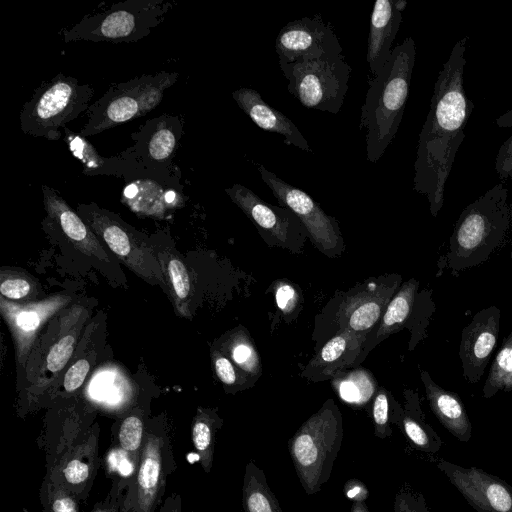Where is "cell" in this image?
Returning <instances> with one entry per match:
<instances>
[{
  "instance_id": "cell-36",
  "label": "cell",
  "mask_w": 512,
  "mask_h": 512,
  "mask_svg": "<svg viewBox=\"0 0 512 512\" xmlns=\"http://www.w3.org/2000/svg\"><path fill=\"white\" fill-rule=\"evenodd\" d=\"M390 399L385 389H381L376 394L372 406V420L374 425V434L380 439L391 436L392 429L390 423H393L397 411L401 408L396 405L394 411L390 410Z\"/></svg>"
},
{
  "instance_id": "cell-49",
  "label": "cell",
  "mask_w": 512,
  "mask_h": 512,
  "mask_svg": "<svg viewBox=\"0 0 512 512\" xmlns=\"http://www.w3.org/2000/svg\"><path fill=\"white\" fill-rule=\"evenodd\" d=\"M349 512H369L365 501H355L351 505Z\"/></svg>"
},
{
  "instance_id": "cell-16",
  "label": "cell",
  "mask_w": 512,
  "mask_h": 512,
  "mask_svg": "<svg viewBox=\"0 0 512 512\" xmlns=\"http://www.w3.org/2000/svg\"><path fill=\"white\" fill-rule=\"evenodd\" d=\"M500 316L497 306L485 307L462 330L459 357L463 376L469 383H477L485 372L497 344Z\"/></svg>"
},
{
  "instance_id": "cell-9",
  "label": "cell",
  "mask_w": 512,
  "mask_h": 512,
  "mask_svg": "<svg viewBox=\"0 0 512 512\" xmlns=\"http://www.w3.org/2000/svg\"><path fill=\"white\" fill-rule=\"evenodd\" d=\"M287 89L304 107L336 114L340 111L351 74L344 56L279 63Z\"/></svg>"
},
{
  "instance_id": "cell-25",
  "label": "cell",
  "mask_w": 512,
  "mask_h": 512,
  "mask_svg": "<svg viewBox=\"0 0 512 512\" xmlns=\"http://www.w3.org/2000/svg\"><path fill=\"white\" fill-rule=\"evenodd\" d=\"M429 406L439 422L458 440L468 442L472 424L459 395L436 384L427 371H421Z\"/></svg>"
},
{
  "instance_id": "cell-14",
  "label": "cell",
  "mask_w": 512,
  "mask_h": 512,
  "mask_svg": "<svg viewBox=\"0 0 512 512\" xmlns=\"http://www.w3.org/2000/svg\"><path fill=\"white\" fill-rule=\"evenodd\" d=\"M184 121L178 116L162 115L147 120L131 138L128 149L147 171L172 172V158L183 135Z\"/></svg>"
},
{
  "instance_id": "cell-30",
  "label": "cell",
  "mask_w": 512,
  "mask_h": 512,
  "mask_svg": "<svg viewBox=\"0 0 512 512\" xmlns=\"http://www.w3.org/2000/svg\"><path fill=\"white\" fill-rule=\"evenodd\" d=\"M242 507L244 512H282L263 470L253 460H250L245 467Z\"/></svg>"
},
{
  "instance_id": "cell-46",
  "label": "cell",
  "mask_w": 512,
  "mask_h": 512,
  "mask_svg": "<svg viewBox=\"0 0 512 512\" xmlns=\"http://www.w3.org/2000/svg\"><path fill=\"white\" fill-rule=\"evenodd\" d=\"M344 492L347 498L355 501H365L367 490L363 483L358 480H350L344 486Z\"/></svg>"
},
{
  "instance_id": "cell-28",
  "label": "cell",
  "mask_w": 512,
  "mask_h": 512,
  "mask_svg": "<svg viewBox=\"0 0 512 512\" xmlns=\"http://www.w3.org/2000/svg\"><path fill=\"white\" fill-rule=\"evenodd\" d=\"M97 460V444L84 442L72 448L65 457L64 464L60 468L61 475L56 480L71 494L88 487L95 473Z\"/></svg>"
},
{
  "instance_id": "cell-38",
  "label": "cell",
  "mask_w": 512,
  "mask_h": 512,
  "mask_svg": "<svg viewBox=\"0 0 512 512\" xmlns=\"http://www.w3.org/2000/svg\"><path fill=\"white\" fill-rule=\"evenodd\" d=\"M46 499L44 512H78L73 495L51 479L48 483Z\"/></svg>"
},
{
  "instance_id": "cell-27",
  "label": "cell",
  "mask_w": 512,
  "mask_h": 512,
  "mask_svg": "<svg viewBox=\"0 0 512 512\" xmlns=\"http://www.w3.org/2000/svg\"><path fill=\"white\" fill-rule=\"evenodd\" d=\"M405 397V408L397 425L415 449L425 453H436L441 448L442 441L425 421L418 395L412 391H406Z\"/></svg>"
},
{
  "instance_id": "cell-3",
  "label": "cell",
  "mask_w": 512,
  "mask_h": 512,
  "mask_svg": "<svg viewBox=\"0 0 512 512\" xmlns=\"http://www.w3.org/2000/svg\"><path fill=\"white\" fill-rule=\"evenodd\" d=\"M511 222L508 189L496 184L461 212L448 241L445 267L456 276L487 261L503 245Z\"/></svg>"
},
{
  "instance_id": "cell-12",
  "label": "cell",
  "mask_w": 512,
  "mask_h": 512,
  "mask_svg": "<svg viewBox=\"0 0 512 512\" xmlns=\"http://www.w3.org/2000/svg\"><path fill=\"white\" fill-rule=\"evenodd\" d=\"M279 63L339 56L342 46L333 26L320 14L288 22L275 40Z\"/></svg>"
},
{
  "instance_id": "cell-8",
  "label": "cell",
  "mask_w": 512,
  "mask_h": 512,
  "mask_svg": "<svg viewBox=\"0 0 512 512\" xmlns=\"http://www.w3.org/2000/svg\"><path fill=\"white\" fill-rule=\"evenodd\" d=\"M77 212L118 260L148 283L160 285L167 293L155 247L145 235L94 202L79 204Z\"/></svg>"
},
{
  "instance_id": "cell-42",
  "label": "cell",
  "mask_w": 512,
  "mask_h": 512,
  "mask_svg": "<svg viewBox=\"0 0 512 512\" xmlns=\"http://www.w3.org/2000/svg\"><path fill=\"white\" fill-rule=\"evenodd\" d=\"M213 363L218 378L225 385L233 386L238 383L239 377H245L243 373H238L239 369H237L227 357L219 352H214Z\"/></svg>"
},
{
  "instance_id": "cell-13",
  "label": "cell",
  "mask_w": 512,
  "mask_h": 512,
  "mask_svg": "<svg viewBox=\"0 0 512 512\" xmlns=\"http://www.w3.org/2000/svg\"><path fill=\"white\" fill-rule=\"evenodd\" d=\"M437 467L478 512H512V487L476 467H462L444 459Z\"/></svg>"
},
{
  "instance_id": "cell-26",
  "label": "cell",
  "mask_w": 512,
  "mask_h": 512,
  "mask_svg": "<svg viewBox=\"0 0 512 512\" xmlns=\"http://www.w3.org/2000/svg\"><path fill=\"white\" fill-rule=\"evenodd\" d=\"M156 254L165 276L167 294L174 305L175 311L181 317H189L192 282L187 265L177 251L165 249L161 252L156 251Z\"/></svg>"
},
{
  "instance_id": "cell-45",
  "label": "cell",
  "mask_w": 512,
  "mask_h": 512,
  "mask_svg": "<svg viewBox=\"0 0 512 512\" xmlns=\"http://www.w3.org/2000/svg\"><path fill=\"white\" fill-rule=\"evenodd\" d=\"M275 298L278 308L283 313H289L295 307L298 296L292 285L282 282L277 285Z\"/></svg>"
},
{
  "instance_id": "cell-31",
  "label": "cell",
  "mask_w": 512,
  "mask_h": 512,
  "mask_svg": "<svg viewBox=\"0 0 512 512\" xmlns=\"http://www.w3.org/2000/svg\"><path fill=\"white\" fill-rule=\"evenodd\" d=\"M222 420L211 410L199 409L191 428V438L202 468L209 473L212 468L216 431Z\"/></svg>"
},
{
  "instance_id": "cell-50",
  "label": "cell",
  "mask_w": 512,
  "mask_h": 512,
  "mask_svg": "<svg viewBox=\"0 0 512 512\" xmlns=\"http://www.w3.org/2000/svg\"><path fill=\"white\" fill-rule=\"evenodd\" d=\"M511 259H512V252H511Z\"/></svg>"
},
{
  "instance_id": "cell-1",
  "label": "cell",
  "mask_w": 512,
  "mask_h": 512,
  "mask_svg": "<svg viewBox=\"0 0 512 512\" xmlns=\"http://www.w3.org/2000/svg\"><path fill=\"white\" fill-rule=\"evenodd\" d=\"M467 40L463 37L456 42L439 71L419 134L413 185L427 197L434 217L443 206L445 185L474 109L464 88Z\"/></svg>"
},
{
  "instance_id": "cell-41",
  "label": "cell",
  "mask_w": 512,
  "mask_h": 512,
  "mask_svg": "<svg viewBox=\"0 0 512 512\" xmlns=\"http://www.w3.org/2000/svg\"><path fill=\"white\" fill-rule=\"evenodd\" d=\"M121 380V379H120ZM120 380L116 379V376L112 375L109 371L102 372L95 375L92 381V393L100 398H106L111 401L112 397L118 398Z\"/></svg>"
},
{
  "instance_id": "cell-37",
  "label": "cell",
  "mask_w": 512,
  "mask_h": 512,
  "mask_svg": "<svg viewBox=\"0 0 512 512\" xmlns=\"http://www.w3.org/2000/svg\"><path fill=\"white\" fill-rule=\"evenodd\" d=\"M0 292L2 297L11 301H26L37 293L31 278L8 271L6 274L1 272Z\"/></svg>"
},
{
  "instance_id": "cell-7",
  "label": "cell",
  "mask_w": 512,
  "mask_h": 512,
  "mask_svg": "<svg viewBox=\"0 0 512 512\" xmlns=\"http://www.w3.org/2000/svg\"><path fill=\"white\" fill-rule=\"evenodd\" d=\"M178 76L177 72L161 71L113 84L89 106L79 134L87 138L146 115L160 104L164 91Z\"/></svg>"
},
{
  "instance_id": "cell-35",
  "label": "cell",
  "mask_w": 512,
  "mask_h": 512,
  "mask_svg": "<svg viewBox=\"0 0 512 512\" xmlns=\"http://www.w3.org/2000/svg\"><path fill=\"white\" fill-rule=\"evenodd\" d=\"M228 347L230 356L239 369L250 375L260 373V358L252 340L246 333H235L231 337Z\"/></svg>"
},
{
  "instance_id": "cell-34",
  "label": "cell",
  "mask_w": 512,
  "mask_h": 512,
  "mask_svg": "<svg viewBox=\"0 0 512 512\" xmlns=\"http://www.w3.org/2000/svg\"><path fill=\"white\" fill-rule=\"evenodd\" d=\"M145 433L142 418L137 414L127 416L119 427V445L128 454L135 466L139 464Z\"/></svg>"
},
{
  "instance_id": "cell-32",
  "label": "cell",
  "mask_w": 512,
  "mask_h": 512,
  "mask_svg": "<svg viewBox=\"0 0 512 512\" xmlns=\"http://www.w3.org/2000/svg\"><path fill=\"white\" fill-rule=\"evenodd\" d=\"M499 391H512V331L504 339L491 364L482 395L491 398Z\"/></svg>"
},
{
  "instance_id": "cell-21",
  "label": "cell",
  "mask_w": 512,
  "mask_h": 512,
  "mask_svg": "<svg viewBox=\"0 0 512 512\" xmlns=\"http://www.w3.org/2000/svg\"><path fill=\"white\" fill-rule=\"evenodd\" d=\"M401 277L392 275L384 283H369L362 291L350 295L341 306L340 317L354 332H366L383 316Z\"/></svg>"
},
{
  "instance_id": "cell-33",
  "label": "cell",
  "mask_w": 512,
  "mask_h": 512,
  "mask_svg": "<svg viewBox=\"0 0 512 512\" xmlns=\"http://www.w3.org/2000/svg\"><path fill=\"white\" fill-rule=\"evenodd\" d=\"M333 380V385L339 396L352 404L367 402L375 390L372 375L362 369L351 371L341 377L336 374Z\"/></svg>"
},
{
  "instance_id": "cell-18",
  "label": "cell",
  "mask_w": 512,
  "mask_h": 512,
  "mask_svg": "<svg viewBox=\"0 0 512 512\" xmlns=\"http://www.w3.org/2000/svg\"><path fill=\"white\" fill-rule=\"evenodd\" d=\"M43 203L47 213L44 224L59 231L74 248L87 256L101 261L111 262V259L100 242L98 236L81 216L73 210L59 193L47 186H41Z\"/></svg>"
},
{
  "instance_id": "cell-44",
  "label": "cell",
  "mask_w": 512,
  "mask_h": 512,
  "mask_svg": "<svg viewBox=\"0 0 512 512\" xmlns=\"http://www.w3.org/2000/svg\"><path fill=\"white\" fill-rule=\"evenodd\" d=\"M495 170L502 180L512 178V135L499 148L495 159Z\"/></svg>"
},
{
  "instance_id": "cell-24",
  "label": "cell",
  "mask_w": 512,
  "mask_h": 512,
  "mask_svg": "<svg viewBox=\"0 0 512 512\" xmlns=\"http://www.w3.org/2000/svg\"><path fill=\"white\" fill-rule=\"evenodd\" d=\"M364 338V332L343 328L308 363L304 375L313 381H320L338 374L356 360Z\"/></svg>"
},
{
  "instance_id": "cell-6",
  "label": "cell",
  "mask_w": 512,
  "mask_h": 512,
  "mask_svg": "<svg viewBox=\"0 0 512 512\" xmlns=\"http://www.w3.org/2000/svg\"><path fill=\"white\" fill-rule=\"evenodd\" d=\"M174 2L126 0L104 12L85 15L71 28L62 30L64 42H136L160 25Z\"/></svg>"
},
{
  "instance_id": "cell-22",
  "label": "cell",
  "mask_w": 512,
  "mask_h": 512,
  "mask_svg": "<svg viewBox=\"0 0 512 512\" xmlns=\"http://www.w3.org/2000/svg\"><path fill=\"white\" fill-rule=\"evenodd\" d=\"M63 130L64 141L71 154L81 162L82 173L86 176H114L130 179L145 170L129 149L118 156L103 157L87 138L75 133L67 126Z\"/></svg>"
},
{
  "instance_id": "cell-10",
  "label": "cell",
  "mask_w": 512,
  "mask_h": 512,
  "mask_svg": "<svg viewBox=\"0 0 512 512\" xmlns=\"http://www.w3.org/2000/svg\"><path fill=\"white\" fill-rule=\"evenodd\" d=\"M174 467L167 434L148 428L137 472L128 480L119 512H155L165 490L166 477Z\"/></svg>"
},
{
  "instance_id": "cell-2",
  "label": "cell",
  "mask_w": 512,
  "mask_h": 512,
  "mask_svg": "<svg viewBox=\"0 0 512 512\" xmlns=\"http://www.w3.org/2000/svg\"><path fill=\"white\" fill-rule=\"evenodd\" d=\"M415 57V42L408 37L393 48L381 71L368 81L359 127L366 130V155L372 163L380 160L398 131L409 95Z\"/></svg>"
},
{
  "instance_id": "cell-19",
  "label": "cell",
  "mask_w": 512,
  "mask_h": 512,
  "mask_svg": "<svg viewBox=\"0 0 512 512\" xmlns=\"http://www.w3.org/2000/svg\"><path fill=\"white\" fill-rule=\"evenodd\" d=\"M123 190V201L137 213L160 215L166 207L175 206L179 186L176 176L143 170L128 179Z\"/></svg>"
},
{
  "instance_id": "cell-47",
  "label": "cell",
  "mask_w": 512,
  "mask_h": 512,
  "mask_svg": "<svg viewBox=\"0 0 512 512\" xmlns=\"http://www.w3.org/2000/svg\"><path fill=\"white\" fill-rule=\"evenodd\" d=\"M181 498L177 494L169 496L162 504L159 512H181Z\"/></svg>"
},
{
  "instance_id": "cell-5",
  "label": "cell",
  "mask_w": 512,
  "mask_h": 512,
  "mask_svg": "<svg viewBox=\"0 0 512 512\" xmlns=\"http://www.w3.org/2000/svg\"><path fill=\"white\" fill-rule=\"evenodd\" d=\"M94 88L71 76L58 73L43 81L24 103L20 112L21 130L48 140L61 138V128L88 110Z\"/></svg>"
},
{
  "instance_id": "cell-39",
  "label": "cell",
  "mask_w": 512,
  "mask_h": 512,
  "mask_svg": "<svg viewBox=\"0 0 512 512\" xmlns=\"http://www.w3.org/2000/svg\"><path fill=\"white\" fill-rule=\"evenodd\" d=\"M75 342V335L70 333L63 336L51 347L46 357V367L50 372L57 373L64 368L72 356Z\"/></svg>"
},
{
  "instance_id": "cell-4",
  "label": "cell",
  "mask_w": 512,
  "mask_h": 512,
  "mask_svg": "<svg viewBox=\"0 0 512 512\" xmlns=\"http://www.w3.org/2000/svg\"><path fill=\"white\" fill-rule=\"evenodd\" d=\"M342 439V415L331 399L289 439V454L307 495L320 491L322 485L330 479Z\"/></svg>"
},
{
  "instance_id": "cell-48",
  "label": "cell",
  "mask_w": 512,
  "mask_h": 512,
  "mask_svg": "<svg viewBox=\"0 0 512 512\" xmlns=\"http://www.w3.org/2000/svg\"><path fill=\"white\" fill-rule=\"evenodd\" d=\"M495 123L500 128H512V110H509L500 115Z\"/></svg>"
},
{
  "instance_id": "cell-17",
  "label": "cell",
  "mask_w": 512,
  "mask_h": 512,
  "mask_svg": "<svg viewBox=\"0 0 512 512\" xmlns=\"http://www.w3.org/2000/svg\"><path fill=\"white\" fill-rule=\"evenodd\" d=\"M244 214L261 233L268 235L278 244L286 246L291 238L305 229L300 220L287 208L273 206L261 199L255 192L241 184L225 189Z\"/></svg>"
},
{
  "instance_id": "cell-20",
  "label": "cell",
  "mask_w": 512,
  "mask_h": 512,
  "mask_svg": "<svg viewBox=\"0 0 512 512\" xmlns=\"http://www.w3.org/2000/svg\"><path fill=\"white\" fill-rule=\"evenodd\" d=\"M405 0H377L370 15V30L366 59L376 76L389 60L392 43L398 33Z\"/></svg>"
},
{
  "instance_id": "cell-29",
  "label": "cell",
  "mask_w": 512,
  "mask_h": 512,
  "mask_svg": "<svg viewBox=\"0 0 512 512\" xmlns=\"http://www.w3.org/2000/svg\"><path fill=\"white\" fill-rule=\"evenodd\" d=\"M418 288L419 282L414 278L402 284L383 314L376 340L381 341L407 326L416 309L415 305L419 297Z\"/></svg>"
},
{
  "instance_id": "cell-15",
  "label": "cell",
  "mask_w": 512,
  "mask_h": 512,
  "mask_svg": "<svg viewBox=\"0 0 512 512\" xmlns=\"http://www.w3.org/2000/svg\"><path fill=\"white\" fill-rule=\"evenodd\" d=\"M69 302L70 297L65 295H54L44 300L25 303L14 302L1 296V314L12 334L19 365H25L43 324Z\"/></svg>"
},
{
  "instance_id": "cell-40",
  "label": "cell",
  "mask_w": 512,
  "mask_h": 512,
  "mask_svg": "<svg viewBox=\"0 0 512 512\" xmlns=\"http://www.w3.org/2000/svg\"><path fill=\"white\" fill-rule=\"evenodd\" d=\"M393 512H430L421 493L400 489L394 499Z\"/></svg>"
},
{
  "instance_id": "cell-43",
  "label": "cell",
  "mask_w": 512,
  "mask_h": 512,
  "mask_svg": "<svg viewBox=\"0 0 512 512\" xmlns=\"http://www.w3.org/2000/svg\"><path fill=\"white\" fill-rule=\"evenodd\" d=\"M90 364L86 359L76 361L66 372L64 376L63 386L67 392H73L78 389L84 382Z\"/></svg>"
},
{
  "instance_id": "cell-23",
  "label": "cell",
  "mask_w": 512,
  "mask_h": 512,
  "mask_svg": "<svg viewBox=\"0 0 512 512\" xmlns=\"http://www.w3.org/2000/svg\"><path fill=\"white\" fill-rule=\"evenodd\" d=\"M232 97L259 128L282 135L288 145H293L305 152L312 151L308 141L293 121L266 103L257 90L241 87L232 93Z\"/></svg>"
},
{
  "instance_id": "cell-11",
  "label": "cell",
  "mask_w": 512,
  "mask_h": 512,
  "mask_svg": "<svg viewBox=\"0 0 512 512\" xmlns=\"http://www.w3.org/2000/svg\"><path fill=\"white\" fill-rule=\"evenodd\" d=\"M257 169L278 203L289 209L300 220L311 241L323 253L332 256L342 244L341 233L335 218L328 216L303 190L285 182L263 165H257Z\"/></svg>"
}]
</instances>
